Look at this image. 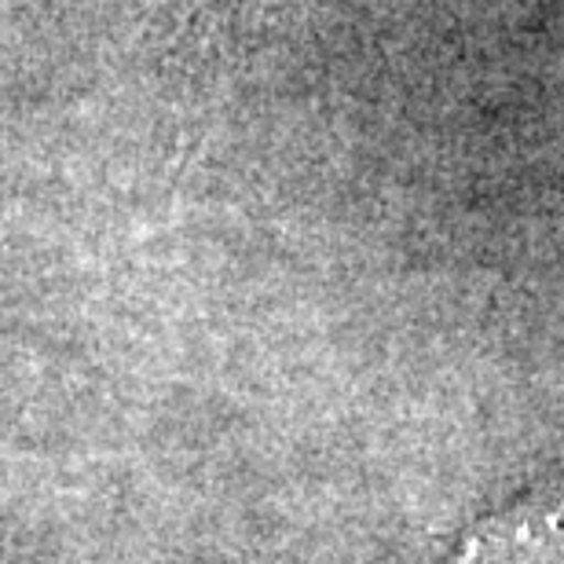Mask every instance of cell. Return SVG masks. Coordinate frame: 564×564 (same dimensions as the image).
I'll use <instances>...</instances> for the list:
<instances>
[]
</instances>
